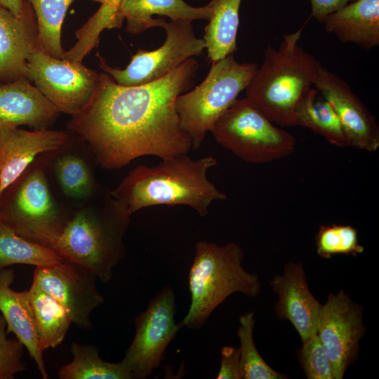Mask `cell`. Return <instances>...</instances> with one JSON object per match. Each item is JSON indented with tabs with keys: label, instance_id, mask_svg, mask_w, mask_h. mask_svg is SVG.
<instances>
[{
	"label": "cell",
	"instance_id": "1",
	"mask_svg": "<svg viewBox=\"0 0 379 379\" xmlns=\"http://www.w3.org/2000/svg\"><path fill=\"white\" fill-rule=\"evenodd\" d=\"M199 67L191 58L165 77L133 86H120L101 72L90 100L67 127L88 143L105 169L144 156L164 159L187 154L192 142L181 127L175 102L192 86Z\"/></svg>",
	"mask_w": 379,
	"mask_h": 379
},
{
	"label": "cell",
	"instance_id": "2",
	"mask_svg": "<svg viewBox=\"0 0 379 379\" xmlns=\"http://www.w3.org/2000/svg\"><path fill=\"white\" fill-rule=\"evenodd\" d=\"M161 160L156 165L132 169L110 192L130 215L154 206L182 205L204 217L213 201L227 198L207 176L218 164L213 157L193 159L183 154Z\"/></svg>",
	"mask_w": 379,
	"mask_h": 379
},
{
	"label": "cell",
	"instance_id": "3",
	"mask_svg": "<svg viewBox=\"0 0 379 379\" xmlns=\"http://www.w3.org/2000/svg\"><path fill=\"white\" fill-rule=\"evenodd\" d=\"M304 25L265 48L262 62L246 88V98L272 123L295 126V113L314 86L321 63L299 44Z\"/></svg>",
	"mask_w": 379,
	"mask_h": 379
},
{
	"label": "cell",
	"instance_id": "4",
	"mask_svg": "<svg viewBox=\"0 0 379 379\" xmlns=\"http://www.w3.org/2000/svg\"><path fill=\"white\" fill-rule=\"evenodd\" d=\"M131 216L111 196L102 206L82 208L70 216L51 248L107 283L125 256L124 237Z\"/></svg>",
	"mask_w": 379,
	"mask_h": 379
},
{
	"label": "cell",
	"instance_id": "5",
	"mask_svg": "<svg viewBox=\"0 0 379 379\" xmlns=\"http://www.w3.org/2000/svg\"><path fill=\"white\" fill-rule=\"evenodd\" d=\"M244 251L234 243L218 245L199 241L188 274L190 305L180 327L199 329L215 309L230 295L256 297L261 284L256 274L242 266Z\"/></svg>",
	"mask_w": 379,
	"mask_h": 379
},
{
	"label": "cell",
	"instance_id": "6",
	"mask_svg": "<svg viewBox=\"0 0 379 379\" xmlns=\"http://www.w3.org/2000/svg\"><path fill=\"white\" fill-rule=\"evenodd\" d=\"M258 65L240 63L233 54L212 62L204 81L180 95L175 107L182 129L199 149L216 120L237 100L253 78Z\"/></svg>",
	"mask_w": 379,
	"mask_h": 379
},
{
	"label": "cell",
	"instance_id": "7",
	"mask_svg": "<svg viewBox=\"0 0 379 379\" xmlns=\"http://www.w3.org/2000/svg\"><path fill=\"white\" fill-rule=\"evenodd\" d=\"M210 132L222 147L251 164L287 157L296 145L292 134L276 126L246 98L237 99Z\"/></svg>",
	"mask_w": 379,
	"mask_h": 379
},
{
	"label": "cell",
	"instance_id": "8",
	"mask_svg": "<svg viewBox=\"0 0 379 379\" xmlns=\"http://www.w3.org/2000/svg\"><path fill=\"white\" fill-rule=\"evenodd\" d=\"M68 218L55 204L40 164H32L0 201L3 222L25 239L49 248Z\"/></svg>",
	"mask_w": 379,
	"mask_h": 379
},
{
	"label": "cell",
	"instance_id": "9",
	"mask_svg": "<svg viewBox=\"0 0 379 379\" xmlns=\"http://www.w3.org/2000/svg\"><path fill=\"white\" fill-rule=\"evenodd\" d=\"M191 22L181 19L166 22L164 18H155L154 27H163L166 33L161 46L149 51L138 49L124 69L108 65L97 53L98 65L117 84L123 86H138L158 80L189 58L203 53L205 42L195 36Z\"/></svg>",
	"mask_w": 379,
	"mask_h": 379
},
{
	"label": "cell",
	"instance_id": "10",
	"mask_svg": "<svg viewBox=\"0 0 379 379\" xmlns=\"http://www.w3.org/2000/svg\"><path fill=\"white\" fill-rule=\"evenodd\" d=\"M175 295L164 286L135 319V333L121 360L133 379H145L163 360L164 352L180 328L175 320Z\"/></svg>",
	"mask_w": 379,
	"mask_h": 379
},
{
	"label": "cell",
	"instance_id": "11",
	"mask_svg": "<svg viewBox=\"0 0 379 379\" xmlns=\"http://www.w3.org/2000/svg\"><path fill=\"white\" fill-rule=\"evenodd\" d=\"M28 79L62 112L73 117L90 100L100 73L82 63L36 49L27 60Z\"/></svg>",
	"mask_w": 379,
	"mask_h": 379
},
{
	"label": "cell",
	"instance_id": "12",
	"mask_svg": "<svg viewBox=\"0 0 379 379\" xmlns=\"http://www.w3.org/2000/svg\"><path fill=\"white\" fill-rule=\"evenodd\" d=\"M364 307L340 290L321 305L317 333L330 359L334 379H342L359 357L360 340L366 334Z\"/></svg>",
	"mask_w": 379,
	"mask_h": 379
},
{
	"label": "cell",
	"instance_id": "13",
	"mask_svg": "<svg viewBox=\"0 0 379 379\" xmlns=\"http://www.w3.org/2000/svg\"><path fill=\"white\" fill-rule=\"evenodd\" d=\"M98 279L88 270L65 260L53 265L36 267L32 283L65 307L72 324L91 329V314L105 301L96 286Z\"/></svg>",
	"mask_w": 379,
	"mask_h": 379
},
{
	"label": "cell",
	"instance_id": "14",
	"mask_svg": "<svg viewBox=\"0 0 379 379\" xmlns=\"http://www.w3.org/2000/svg\"><path fill=\"white\" fill-rule=\"evenodd\" d=\"M314 87L336 113L349 146L367 152L379 148V127L375 117L340 77L321 65Z\"/></svg>",
	"mask_w": 379,
	"mask_h": 379
},
{
	"label": "cell",
	"instance_id": "15",
	"mask_svg": "<svg viewBox=\"0 0 379 379\" xmlns=\"http://www.w3.org/2000/svg\"><path fill=\"white\" fill-rule=\"evenodd\" d=\"M67 140L61 131L0 128V201L39 155L63 148Z\"/></svg>",
	"mask_w": 379,
	"mask_h": 379
},
{
	"label": "cell",
	"instance_id": "16",
	"mask_svg": "<svg viewBox=\"0 0 379 379\" xmlns=\"http://www.w3.org/2000/svg\"><path fill=\"white\" fill-rule=\"evenodd\" d=\"M270 284L278 295L274 307L277 317L292 324L302 343L317 333L321 304L309 289L302 263H286L283 274L274 275Z\"/></svg>",
	"mask_w": 379,
	"mask_h": 379
},
{
	"label": "cell",
	"instance_id": "17",
	"mask_svg": "<svg viewBox=\"0 0 379 379\" xmlns=\"http://www.w3.org/2000/svg\"><path fill=\"white\" fill-rule=\"evenodd\" d=\"M37 36L36 17L27 0L18 16L0 4V84L28 79L27 60Z\"/></svg>",
	"mask_w": 379,
	"mask_h": 379
},
{
	"label": "cell",
	"instance_id": "18",
	"mask_svg": "<svg viewBox=\"0 0 379 379\" xmlns=\"http://www.w3.org/2000/svg\"><path fill=\"white\" fill-rule=\"evenodd\" d=\"M59 113L28 79L0 84V128L27 125L47 128Z\"/></svg>",
	"mask_w": 379,
	"mask_h": 379
},
{
	"label": "cell",
	"instance_id": "19",
	"mask_svg": "<svg viewBox=\"0 0 379 379\" xmlns=\"http://www.w3.org/2000/svg\"><path fill=\"white\" fill-rule=\"evenodd\" d=\"M15 274L12 268H0V312L6 324L7 333H13L35 362L44 379H48L40 350L34 317L27 291H16L11 288Z\"/></svg>",
	"mask_w": 379,
	"mask_h": 379
},
{
	"label": "cell",
	"instance_id": "20",
	"mask_svg": "<svg viewBox=\"0 0 379 379\" xmlns=\"http://www.w3.org/2000/svg\"><path fill=\"white\" fill-rule=\"evenodd\" d=\"M324 29L364 50L379 44V0H354L327 15Z\"/></svg>",
	"mask_w": 379,
	"mask_h": 379
},
{
	"label": "cell",
	"instance_id": "21",
	"mask_svg": "<svg viewBox=\"0 0 379 379\" xmlns=\"http://www.w3.org/2000/svg\"><path fill=\"white\" fill-rule=\"evenodd\" d=\"M119 14L126 20V30L138 34L154 27V15L167 16L171 20H209L211 7L209 4L194 7L183 0H122Z\"/></svg>",
	"mask_w": 379,
	"mask_h": 379
},
{
	"label": "cell",
	"instance_id": "22",
	"mask_svg": "<svg viewBox=\"0 0 379 379\" xmlns=\"http://www.w3.org/2000/svg\"><path fill=\"white\" fill-rule=\"evenodd\" d=\"M40 350L44 352L62 343L71 318L65 307L34 283L27 290Z\"/></svg>",
	"mask_w": 379,
	"mask_h": 379
},
{
	"label": "cell",
	"instance_id": "23",
	"mask_svg": "<svg viewBox=\"0 0 379 379\" xmlns=\"http://www.w3.org/2000/svg\"><path fill=\"white\" fill-rule=\"evenodd\" d=\"M241 0H211V15L204 29V41L213 62L237 51V35Z\"/></svg>",
	"mask_w": 379,
	"mask_h": 379
},
{
	"label": "cell",
	"instance_id": "24",
	"mask_svg": "<svg viewBox=\"0 0 379 379\" xmlns=\"http://www.w3.org/2000/svg\"><path fill=\"white\" fill-rule=\"evenodd\" d=\"M308 128L331 145L350 147L341 123L330 103L314 86L301 99L295 113V126Z\"/></svg>",
	"mask_w": 379,
	"mask_h": 379
},
{
	"label": "cell",
	"instance_id": "25",
	"mask_svg": "<svg viewBox=\"0 0 379 379\" xmlns=\"http://www.w3.org/2000/svg\"><path fill=\"white\" fill-rule=\"evenodd\" d=\"M70 352L72 360L58 371L60 379H133L121 361L113 363L102 359L94 345L73 342Z\"/></svg>",
	"mask_w": 379,
	"mask_h": 379
},
{
	"label": "cell",
	"instance_id": "26",
	"mask_svg": "<svg viewBox=\"0 0 379 379\" xmlns=\"http://www.w3.org/2000/svg\"><path fill=\"white\" fill-rule=\"evenodd\" d=\"M64 260L53 249L25 239L0 219V268L17 264L46 267Z\"/></svg>",
	"mask_w": 379,
	"mask_h": 379
},
{
	"label": "cell",
	"instance_id": "27",
	"mask_svg": "<svg viewBox=\"0 0 379 379\" xmlns=\"http://www.w3.org/2000/svg\"><path fill=\"white\" fill-rule=\"evenodd\" d=\"M36 17V49L55 58H63L61 28L67 8L74 0H27ZM102 4L105 0H93Z\"/></svg>",
	"mask_w": 379,
	"mask_h": 379
},
{
	"label": "cell",
	"instance_id": "28",
	"mask_svg": "<svg viewBox=\"0 0 379 379\" xmlns=\"http://www.w3.org/2000/svg\"><path fill=\"white\" fill-rule=\"evenodd\" d=\"M122 0H105L98 10L75 32L77 42L65 51L63 58L82 63L84 57L98 46L100 35L105 29L120 28L124 18L119 14Z\"/></svg>",
	"mask_w": 379,
	"mask_h": 379
},
{
	"label": "cell",
	"instance_id": "29",
	"mask_svg": "<svg viewBox=\"0 0 379 379\" xmlns=\"http://www.w3.org/2000/svg\"><path fill=\"white\" fill-rule=\"evenodd\" d=\"M254 312L239 317L240 366L242 379H285L287 375L271 368L260 354L253 340Z\"/></svg>",
	"mask_w": 379,
	"mask_h": 379
},
{
	"label": "cell",
	"instance_id": "30",
	"mask_svg": "<svg viewBox=\"0 0 379 379\" xmlns=\"http://www.w3.org/2000/svg\"><path fill=\"white\" fill-rule=\"evenodd\" d=\"M54 171L66 196L76 199L91 196L94 186L93 178L82 158L73 154H63L55 162Z\"/></svg>",
	"mask_w": 379,
	"mask_h": 379
},
{
	"label": "cell",
	"instance_id": "31",
	"mask_svg": "<svg viewBox=\"0 0 379 379\" xmlns=\"http://www.w3.org/2000/svg\"><path fill=\"white\" fill-rule=\"evenodd\" d=\"M317 253L322 258L335 255L357 256L364 252L360 245L357 230L349 225H328L320 226L316 236Z\"/></svg>",
	"mask_w": 379,
	"mask_h": 379
},
{
	"label": "cell",
	"instance_id": "32",
	"mask_svg": "<svg viewBox=\"0 0 379 379\" xmlns=\"http://www.w3.org/2000/svg\"><path fill=\"white\" fill-rule=\"evenodd\" d=\"M297 358L307 379H334L330 359L317 333L302 342Z\"/></svg>",
	"mask_w": 379,
	"mask_h": 379
},
{
	"label": "cell",
	"instance_id": "33",
	"mask_svg": "<svg viewBox=\"0 0 379 379\" xmlns=\"http://www.w3.org/2000/svg\"><path fill=\"white\" fill-rule=\"evenodd\" d=\"M6 324L0 314V379H13L25 370L22 357L24 345L15 338L7 337Z\"/></svg>",
	"mask_w": 379,
	"mask_h": 379
},
{
	"label": "cell",
	"instance_id": "34",
	"mask_svg": "<svg viewBox=\"0 0 379 379\" xmlns=\"http://www.w3.org/2000/svg\"><path fill=\"white\" fill-rule=\"evenodd\" d=\"M221 362L218 379H242L239 347L224 346L221 349Z\"/></svg>",
	"mask_w": 379,
	"mask_h": 379
},
{
	"label": "cell",
	"instance_id": "35",
	"mask_svg": "<svg viewBox=\"0 0 379 379\" xmlns=\"http://www.w3.org/2000/svg\"><path fill=\"white\" fill-rule=\"evenodd\" d=\"M354 0H310L311 17L322 22L330 13L337 11Z\"/></svg>",
	"mask_w": 379,
	"mask_h": 379
},
{
	"label": "cell",
	"instance_id": "36",
	"mask_svg": "<svg viewBox=\"0 0 379 379\" xmlns=\"http://www.w3.org/2000/svg\"><path fill=\"white\" fill-rule=\"evenodd\" d=\"M25 0H0V4L15 15L18 16L22 11Z\"/></svg>",
	"mask_w": 379,
	"mask_h": 379
}]
</instances>
